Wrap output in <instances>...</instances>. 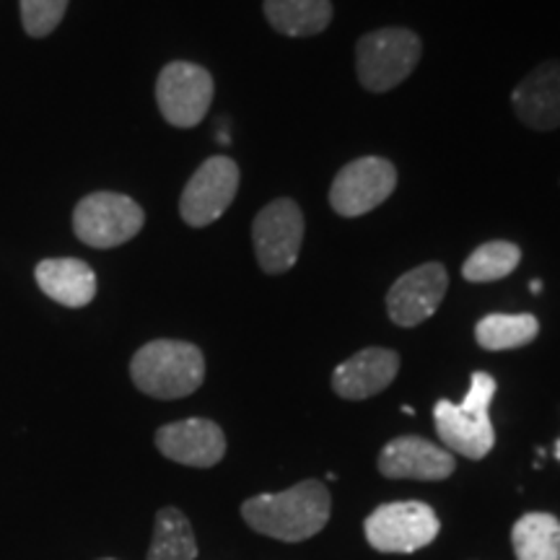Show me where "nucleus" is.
Masks as SVG:
<instances>
[{
    "mask_svg": "<svg viewBox=\"0 0 560 560\" xmlns=\"http://www.w3.org/2000/svg\"><path fill=\"white\" fill-rule=\"evenodd\" d=\"M332 495L325 482L304 480L280 493L252 495L242 503V516L252 529L280 542H304L327 527Z\"/></svg>",
    "mask_w": 560,
    "mask_h": 560,
    "instance_id": "f257e3e1",
    "label": "nucleus"
},
{
    "mask_svg": "<svg viewBox=\"0 0 560 560\" xmlns=\"http://www.w3.org/2000/svg\"><path fill=\"white\" fill-rule=\"evenodd\" d=\"M132 384L156 400H179L200 389L206 380V359L192 342L153 340L132 355Z\"/></svg>",
    "mask_w": 560,
    "mask_h": 560,
    "instance_id": "f03ea898",
    "label": "nucleus"
},
{
    "mask_svg": "<svg viewBox=\"0 0 560 560\" xmlns=\"http://www.w3.org/2000/svg\"><path fill=\"white\" fill-rule=\"evenodd\" d=\"M495 397V380L488 371H475L465 400H439L433 408L439 439L446 450L467 459L488 457L495 444V431L490 423V402Z\"/></svg>",
    "mask_w": 560,
    "mask_h": 560,
    "instance_id": "7ed1b4c3",
    "label": "nucleus"
},
{
    "mask_svg": "<svg viewBox=\"0 0 560 560\" xmlns=\"http://www.w3.org/2000/svg\"><path fill=\"white\" fill-rule=\"evenodd\" d=\"M423 55L418 34L400 26L369 32L355 45V70L366 91L384 94L408 79Z\"/></svg>",
    "mask_w": 560,
    "mask_h": 560,
    "instance_id": "20e7f679",
    "label": "nucleus"
},
{
    "mask_svg": "<svg viewBox=\"0 0 560 560\" xmlns=\"http://www.w3.org/2000/svg\"><path fill=\"white\" fill-rule=\"evenodd\" d=\"M363 532L371 548L380 552H416L436 540L441 522L429 503L395 501L371 511Z\"/></svg>",
    "mask_w": 560,
    "mask_h": 560,
    "instance_id": "39448f33",
    "label": "nucleus"
},
{
    "mask_svg": "<svg viewBox=\"0 0 560 560\" xmlns=\"http://www.w3.org/2000/svg\"><path fill=\"white\" fill-rule=\"evenodd\" d=\"M143 208L120 192L86 195L73 210L75 236L94 249L120 247L143 229Z\"/></svg>",
    "mask_w": 560,
    "mask_h": 560,
    "instance_id": "423d86ee",
    "label": "nucleus"
},
{
    "mask_svg": "<svg viewBox=\"0 0 560 560\" xmlns=\"http://www.w3.org/2000/svg\"><path fill=\"white\" fill-rule=\"evenodd\" d=\"M257 262L270 276L291 270L299 260L301 242H304V213L289 198L272 200L257 213L252 226Z\"/></svg>",
    "mask_w": 560,
    "mask_h": 560,
    "instance_id": "0eeeda50",
    "label": "nucleus"
},
{
    "mask_svg": "<svg viewBox=\"0 0 560 560\" xmlns=\"http://www.w3.org/2000/svg\"><path fill=\"white\" fill-rule=\"evenodd\" d=\"M156 102L164 120L174 128H195L213 102V75L195 62L174 60L159 73Z\"/></svg>",
    "mask_w": 560,
    "mask_h": 560,
    "instance_id": "6e6552de",
    "label": "nucleus"
},
{
    "mask_svg": "<svg viewBox=\"0 0 560 560\" xmlns=\"http://www.w3.org/2000/svg\"><path fill=\"white\" fill-rule=\"evenodd\" d=\"M240 190V166L229 156L202 161L200 170L187 182L179 200L182 221L192 229L210 226L226 213Z\"/></svg>",
    "mask_w": 560,
    "mask_h": 560,
    "instance_id": "1a4fd4ad",
    "label": "nucleus"
},
{
    "mask_svg": "<svg viewBox=\"0 0 560 560\" xmlns=\"http://www.w3.org/2000/svg\"><path fill=\"white\" fill-rule=\"evenodd\" d=\"M397 170L387 159L363 156L342 166L332 182L330 206L342 219H359L395 192Z\"/></svg>",
    "mask_w": 560,
    "mask_h": 560,
    "instance_id": "9d476101",
    "label": "nucleus"
},
{
    "mask_svg": "<svg viewBox=\"0 0 560 560\" xmlns=\"http://www.w3.org/2000/svg\"><path fill=\"white\" fill-rule=\"evenodd\" d=\"M446 285H450V278L439 262L420 265V268L405 272L392 283L387 293L389 319L400 327H416L433 317V312L444 301Z\"/></svg>",
    "mask_w": 560,
    "mask_h": 560,
    "instance_id": "9b49d317",
    "label": "nucleus"
},
{
    "mask_svg": "<svg viewBox=\"0 0 560 560\" xmlns=\"http://www.w3.org/2000/svg\"><path fill=\"white\" fill-rule=\"evenodd\" d=\"M156 446L166 459L187 467H213L226 454V436L221 425L208 418H187L177 423L161 425L156 431Z\"/></svg>",
    "mask_w": 560,
    "mask_h": 560,
    "instance_id": "f8f14e48",
    "label": "nucleus"
},
{
    "mask_svg": "<svg viewBox=\"0 0 560 560\" xmlns=\"http://www.w3.org/2000/svg\"><path fill=\"white\" fill-rule=\"evenodd\" d=\"M380 472L392 480H446L457 467L450 454L429 439L400 436L392 439L380 454Z\"/></svg>",
    "mask_w": 560,
    "mask_h": 560,
    "instance_id": "ddd939ff",
    "label": "nucleus"
},
{
    "mask_svg": "<svg viewBox=\"0 0 560 560\" xmlns=\"http://www.w3.org/2000/svg\"><path fill=\"white\" fill-rule=\"evenodd\" d=\"M400 355L389 348H363L332 374V389L342 400H369L395 382Z\"/></svg>",
    "mask_w": 560,
    "mask_h": 560,
    "instance_id": "4468645a",
    "label": "nucleus"
},
{
    "mask_svg": "<svg viewBox=\"0 0 560 560\" xmlns=\"http://www.w3.org/2000/svg\"><path fill=\"white\" fill-rule=\"evenodd\" d=\"M516 117L532 130L560 128V60L542 62L511 94Z\"/></svg>",
    "mask_w": 560,
    "mask_h": 560,
    "instance_id": "2eb2a0df",
    "label": "nucleus"
},
{
    "mask_svg": "<svg viewBox=\"0 0 560 560\" xmlns=\"http://www.w3.org/2000/svg\"><path fill=\"white\" fill-rule=\"evenodd\" d=\"M37 285L45 296H50L68 310H81L96 296V272L75 257H52L42 260L34 270Z\"/></svg>",
    "mask_w": 560,
    "mask_h": 560,
    "instance_id": "dca6fc26",
    "label": "nucleus"
},
{
    "mask_svg": "<svg viewBox=\"0 0 560 560\" xmlns=\"http://www.w3.org/2000/svg\"><path fill=\"white\" fill-rule=\"evenodd\" d=\"M265 19L285 37H314L332 21L330 0H265Z\"/></svg>",
    "mask_w": 560,
    "mask_h": 560,
    "instance_id": "f3484780",
    "label": "nucleus"
},
{
    "mask_svg": "<svg viewBox=\"0 0 560 560\" xmlns=\"http://www.w3.org/2000/svg\"><path fill=\"white\" fill-rule=\"evenodd\" d=\"M516 560H560V520L545 511L524 514L511 529Z\"/></svg>",
    "mask_w": 560,
    "mask_h": 560,
    "instance_id": "a211bd4d",
    "label": "nucleus"
},
{
    "mask_svg": "<svg viewBox=\"0 0 560 560\" xmlns=\"http://www.w3.org/2000/svg\"><path fill=\"white\" fill-rule=\"evenodd\" d=\"M198 542H195L192 524L179 509L166 506L156 514L149 560H195Z\"/></svg>",
    "mask_w": 560,
    "mask_h": 560,
    "instance_id": "6ab92c4d",
    "label": "nucleus"
},
{
    "mask_svg": "<svg viewBox=\"0 0 560 560\" xmlns=\"http://www.w3.org/2000/svg\"><path fill=\"white\" fill-rule=\"evenodd\" d=\"M540 332V322L532 314H488L475 327V340L486 350H514L529 346Z\"/></svg>",
    "mask_w": 560,
    "mask_h": 560,
    "instance_id": "aec40b11",
    "label": "nucleus"
},
{
    "mask_svg": "<svg viewBox=\"0 0 560 560\" xmlns=\"http://www.w3.org/2000/svg\"><path fill=\"white\" fill-rule=\"evenodd\" d=\"M522 262V249L511 242H488L467 257L462 265V278L470 283H493L511 276Z\"/></svg>",
    "mask_w": 560,
    "mask_h": 560,
    "instance_id": "412c9836",
    "label": "nucleus"
},
{
    "mask_svg": "<svg viewBox=\"0 0 560 560\" xmlns=\"http://www.w3.org/2000/svg\"><path fill=\"white\" fill-rule=\"evenodd\" d=\"M70 0H19L21 24L30 37L45 39L58 30Z\"/></svg>",
    "mask_w": 560,
    "mask_h": 560,
    "instance_id": "4be33fe9",
    "label": "nucleus"
},
{
    "mask_svg": "<svg viewBox=\"0 0 560 560\" xmlns=\"http://www.w3.org/2000/svg\"><path fill=\"white\" fill-rule=\"evenodd\" d=\"M529 289H532V293H535V296H537V293H540V291H542L540 280H532V285H529Z\"/></svg>",
    "mask_w": 560,
    "mask_h": 560,
    "instance_id": "5701e85b",
    "label": "nucleus"
},
{
    "mask_svg": "<svg viewBox=\"0 0 560 560\" xmlns=\"http://www.w3.org/2000/svg\"><path fill=\"white\" fill-rule=\"evenodd\" d=\"M552 452H556V459L560 462V439L556 441V450H552Z\"/></svg>",
    "mask_w": 560,
    "mask_h": 560,
    "instance_id": "b1692460",
    "label": "nucleus"
},
{
    "mask_svg": "<svg viewBox=\"0 0 560 560\" xmlns=\"http://www.w3.org/2000/svg\"><path fill=\"white\" fill-rule=\"evenodd\" d=\"M102 560H115V558H102Z\"/></svg>",
    "mask_w": 560,
    "mask_h": 560,
    "instance_id": "393cba45",
    "label": "nucleus"
}]
</instances>
